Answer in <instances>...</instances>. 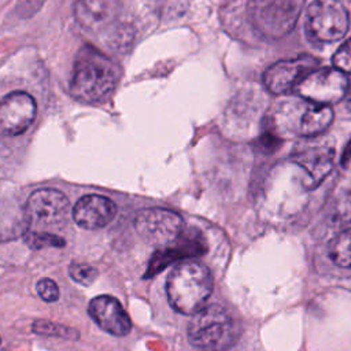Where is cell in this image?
Segmentation results:
<instances>
[{
  "label": "cell",
  "mask_w": 351,
  "mask_h": 351,
  "mask_svg": "<svg viewBox=\"0 0 351 351\" xmlns=\"http://www.w3.org/2000/svg\"><path fill=\"white\" fill-rule=\"evenodd\" d=\"M348 1H351V0H348Z\"/></svg>",
  "instance_id": "obj_25"
},
{
  "label": "cell",
  "mask_w": 351,
  "mask_h": 351,
  "mask_svg": "<svg viewBox=\"0 0 351 351\" xmlns=\"http://www.w3.org/2000/svg\"><path fill=\"white\" fill-rule=\"evenodd\" d=\"M295 90L310 103L330 106L347 95L348 78L336 67L314 69L298 82Z\"/></svg>",
  "instance_id": "obj_6"
},
{
  "label": "cell",
  "mask_w": 351,
  "mask_h": 351,
  "mask_svg": "<svg viewBox=\"0 0 351 351\" xmlns=\"http://www.w3.org/2000/svg\"><path fill=\"white\" fill-rule=\"evenodd\" d=\"M237 325L221 304H206L192 314L188 339L200 351H228L236 341Z\"/></svg>",
  "instance_id": "obj_3"
},
{
  "label": "cell",
  "mask_w": 351,
  "mask_h": 351,
  "mask_svg": "<svg viewBox=\"0 0 351 351\" xmlns=\"http://www.w3.org/2000/svg\"><path fill=\"white\" fill-rule=\"evenodd\" d=\"M350 16L340 0H315L306 11L304 29L311 41H337L346 36Z\"/></svg>",
  "instance_id": "obj_5"
},
{
  "label": "cell",
  "mask_w": 351,
  "mask_h": 351,
  "mask_svg": "<svg viewBox=\"0 0 351 351\" xmlns=\"http://www.w3.org/2000/svg\"><path fill=\"white\" fill-rule=\"evenodd\" d=\"M332 63L333 67L344 74H351V37L337 48L332 58Z\"/></svg>",
  "instance_id": "obj_21"
},
{
  "label": "cell",
  "mask_w": 351,
  "mask_h": 351,
  "mask_svg": "<svg viewBox=\"0 0 351 351\" xmlns=\"http://www.w3.org/2000/svg\"><path fill=\"white\" fill-rule=\"evenodd\" d=\"M166 292L170 306L177 313L192 315L206 306L213 292L211 273L200 262L182 261L170 271Z\"/></svg>",
  "instance_id": "obj_2"
},
{
  "label": "cell",
  "mask_w": 351,
  "mask_h": 351,
  "mask_svg": "<svg viewBox=\"0 0 351 351\" xmlns=\"http://www.w3.org/2000/svg\"><path fill=\"white\" fill-rule=\"evenodd\" d=\"M25 241L27 245H30V248H34V250H38L43 247L62 248L66 244L64 239L56 236L52 232H43V230H29L25 234Z\"/></svg>",
  "instance_id": "obj_19"
},
{
  "label": "cell",
  "mask_w": 351,
  "mask_h": 351,
  "mask_svg": "<svg viewBox=\"0 0 351 351\" xmlns=\"http://www.w3.org/2000/svg\"><path fill=\"white\" fill-rule=\"evenodd\" d=\"M318 60L310 55L285 59L271 64L263 74V84L269 92L282 95L295 89L298 82L311 70L317 69Z\"/></svg>",
  "instance_id": "obj_12"
},
{
  "label": "cell",
  "mask_w": 351,
  "mask_h": 351,
  "mask_svg": "<svg viewBox=\"0 0 351 351\" xmlns=\"http://www.w3.org/2000/svg\"><path fill=\"white\" fill-rule=\"evenodd\" d=\"M115 214L114 202L101 195H85L73 207L74 222L89 230L104 228L114 219Z\"/></svg>",
  "instance_id": "obj_14"
},
{
  "label": "cell",
  "mask_w": 351,
  "mask_h": 351,
  "mask_svg": "<svg viewBox=\"0 0 351 351\" xmlns=\"http://www.w3.org/2000/svg\"><path fill=\"white\" fill-rule=\"evenodd\" d=\"M333 110L330 106L310 103L303 111L298 133L303 137H315L322 134L333 122Z\"/></svg>",
  "instance_id": "obj_16"
},
{
  "label": "cell",
  "mask_w": 351,
  "mask_h": 351,
  "mask_svg": "<svg viewBox=\"0 0 351 351\" xmlns=\"http://www.w3.org/2000/svg\"><path fill=\"white\" fill-rule=\"evenodd\" d=\"M33 332H36L37 335H45V336H56V337H63V339H78L80 333L78 330L60 325V324H53L49 321H34L33 326H32Z\"/></svg>",
  "instance_id": "obj_18"
},
{
  "label": "cell",
  "mask_w": 351,
  "mask_h": 351,
  "mask_svg": "<svg viewBox=\"0 0 351 351\" xmlns=\"http://www.w3.org/2000/svg\"><path fill=\"white\" fill-rule=\"evenodd\" d=\"M119 0H75L74 16L86 30L99 32L115 21Z\"/></svg>",
  "instance_id": "obj_15"
},
{
  "label": "cell",
  "mask_w": 351,
  "mask_h": 351,
  "mask_svg": "<svg viewBox=\"0 0 351 351\" xmlns=\"http://www.w3.org/2000/svg\"><path fill=\"white\" fill-rule=\"evenodd\" d=\"M36 112V100L29 93H8L0 100V132L7 136L22 134L33 123Z\"/></svg>",
  "instance_id": "obj_11"
},
{
  "label": "cell",
  "mask_w": 351,
  "mask_h": 351,
  "mask_svg": "<svg viewBox=\"0 0 351 351\" xmlns=\"http://www.w3.org/2000/svg\"><path fill=\"white\" fill-rule=\"evenodd\" d=\"M206 252V243L202 233L197 229H184V232L170 244L159 247L148 263L145 278L154 277L169 265L192 256H200Z\"/></svg>",
  "instance_id": "obj_10"
},
{
  "label": "cell",
  "mask_w": 351,
  "mask_h": 351,
  "mask_svg": "<svg viewBox=\"0 0 351 351\" xmlns=\"http://www.w3.org/2000/svg\"><path fill=\"white\" fill-rule=\"evenodd\" d=\"M69 200L58 189H38L33 192L25 206V214L32 230L53 232L67 221Z\"/></svg>",
  "instance_id": "obj_7"
},
{
  "label": "cell",
  "mask_w": 351,
  "mask_h": 351,
  "mask_svg": "<svg viewBox=\"0 0 351 351\" xmlns=\"http://www.w3.org/2000/svg\"><path fill=\"white\" fill-rule=\"evenodd\" d=\"M306 138L295 148L291 160L306 174L307 189H313L332 171L336 149L330 141L318 138V136Z\"/></svg>",
  "instance_id": "obj_8"
},
{
  "label": "cell",
  "mask_w": 351,
  "mask_h": 351,
  "mask_svg": "<svg viewBox=\"0 0 351 351\" xmlns=\"http://www.w3.org/2000/svg\"><path fill=\"white\" fill-rule=\"evenodd\" d=\"M36 291L38 296L48 303L56 302L59 298V288L51 278H41L36 285Z\"/></svg>",
  "instance_id": "obj_22"
},
{
  "label": "cell",
  "mask_w": 351,
  "mask_h": 351,
  "mask_svg": "<svg viewBox=\"0 0 351 351\" xmlns=\"http://www.w3.org/2000/svg\"><path fill=\"white\" fill-rule=\"evenodd\" d=\"M90 318L107 333L126 336L132 329V321L118 299L110 295H100L88 306Z\"/></svg>",
  "instance_id": "obj_13"
},
{
  "label": "cell",
  "mask_w": 351,
  "mask_h": 351,
  "mask_svg": "<svg viewBox=\"0 0 351 351\" xmlns=\"http://www.w3.org/2000/svg\"><path fill=\"white\" fill-rule=\"evenodd\" d=\"M134 229L147 243L165 247L184 232V221L174 211L162 207H151L140 210L136 214Z\"/></svg>",
  "instance_id": "obj_9"
},
{
  "label": "cell",
  "mask_w": 351,
  "mask_h": 351,
  "mask_svg": "<svg viewBox=\"0 0 351 351\" xmlns=\"http://www.w3.org/2000/svg\"><path fill=\"white\" fill-rule=\"evenodd\" d=\"M117 63L93 45H84L75 58L70 78V93L84 103L107 99L119 81Z\"/></svg>",
  "instance_id": "obj_1"
},
{
  "label": "cell",
  "mask_w": 351,
  "mask_h": 351,
  "mask_svg": "<svg viewBox=\"0 0 351 351\" xmlns=\"http://www.w3.org/2000/svg\"><path fill=\"white\" fill-rule=\"evenodd\" d=\"M304 0H250L248 14L254 27L267 38H280L296 25Z\"/></svg>",
  "instance_id": "obj_4"
},
{
  "label": "cell",
  "mask_w": 351,
  "mask_h": 351,
  "mask_svg": "<svg viewBox=\"0 0 351 351\" xmlns=\"http://www.w3.org/2000/svg\"><path fill=\"white\" fill-rule=\"evenodd\" d=\"M347 106H348V108H350V111H351V89H350L348 96H347Z\"/></svg>",
  "instance_id": "obj_24"
},
{
  "label": "cell",
  "mask_w": 351,
  "mask_h": 351,
  "mask_svg": "<svg viewBox=\"0 0 351 351\" xmlns=\"http://www.w3.org/2000/svg\"><path fill=\"white\" fill-rule=\"evenodd\" d=\"M69 274L70 277L81 284V285H90L96 277H97V270L89 265H84V263H73L69 269Z\"/></svg>",
  "instance_id": "obj_20"
},
{
  "label": "cell",
  "mask_w": 351,
  "mask_h": 351,
  "mask_svg": "<svg viewBox=\"0 0 351 351\" xmlns=\"http://www.w3.org/2000/svg\"><path fill=\"white\" fill-rule=\"evenodd\" d=\"M44 3L45 0H19L16 5V11L22 18H27L36 14Z\"/></svg>",
  "instance_id": "obj_23"
},
{
  "label": "cell",
  "mask_w": 351,
  "mask_h": 351,
  "mask_svg": "<svg viewBox=\"0 0 351 351\" xmlns=\"http://www.w3.org/2000/svg\"><path fill=\"white\" fill-rule=\"evenodd\" d=\"M328 254L336 266L351 267V229H344L332 239Z\"/></svg>",
  "instance_id": "obj_17"
}]
</instances>
